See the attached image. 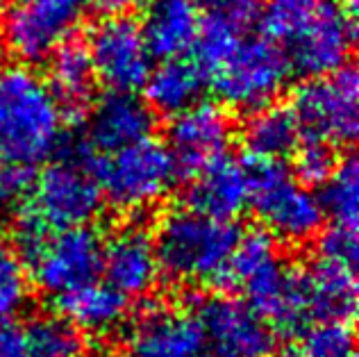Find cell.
I'll use <instances>...</instances> for the list:
<instances>
[{
    "mask_svg": "<svg viewBox=\"0 0 359 357\" xmlns=\"http://www.w3.org/2000/svg\"><path fill=\"white\" fill-rule=\"evenodd\" d=\"M64 112L41 75L27 67L0 69V164L34 168L55 155Z\"/></svg>",
    "mask_w": 359,
    "mask_h": 357,
    "instance_id": "6da1fadb",
    "label": "cell"
},
{
    "mask_svg": "<svg viewBox=\"0 0 359 357\" xmlns=\"http://www.w3.org/2000/svg\"><path fill=\"white\" fill-rule=\"evenodd\" d=\"M239 234L234 221L194 208L171 210L155 234L159 271L180 285H221L228 280Z\"/></svg>",
    "mask_w": 359,
    "mask_h": 357,
    "instance_id": "7a4b0ae2",
    "label": "cell"
},
{
    "mask_svg": "<svg viewBox=\"0 0 359 357\" xmlns=\"http://www.w3.org/2000/svg\"><path fill=\"white\" fill-rule=\"evenodd\" d=\"M225 283L237 287L245 303L271 328L298 330L307 323L298 269L287 267L278 241L269 232L239 234Z\"/></svg>",
    "mask_w": 359,
    "mask_h": 357,
    "instance_id": "3957f363",
    "label": "cell"
},
{
    "mask_svg": "<svg viewBox=\"0 0 359 357\" xmlns=\"http://www.w3.org/2000/svg\"><path fill=\"white\" fill-rule=\"evenodd\" d=\"M102 196L87 162L62 157L46 164L30 180L16 221L18 246L41 234L75 225H91L100 212Z\"/></svg>",
    "mask_w": 359,
    "mask_h": 357,
    "instance_id": "277c9868",
    "label": "cell"
},
{
    "mask_svg": "<svg viewBox=\"0 0 359 357\" xmlns=\"http://www.w3.org/2000/svg\"><path fill=\"white\" fill-rule=\"evenodd\" d=\"M89 168L100 196L121 212L153 210L177 180V168L166 144L153 137L111 153H96Z\"/></svg>",
    "mask_w": 359,
    "mask_h": 357,
    "instance_id": "5b68a950",
    "label": "cell"
},
{
    "mask_svg": "<svg viewBox=\"0 0 359 357\" xmlns=\"http://www.w3.org/2000/svg\"><path fill=\"white\" fill-rule=\"evenodd\" d=\"M248 205L264 230L282 243H305L323 225V208L282 159H252L245 166Z\"/></svg>",
    "mask_w": 359,
    "mask_h": 357,
    "instance_id": "8992f818",
    "label": "cell"
},
{
    "mask_svg": "<svg viewBox=\"0 0 359 357\" xmlns=\"http://www.w3.org/2000/svg\"><path fill=\"white\" fill-rule=\"evenodd\" d=\"M291 64L285 48L269 34L250 32L216 69L207 82L219 98L234 109L255 112L266 107L287 87Z\"/></svg>",
    "mask_w": 359,
    "mask_h": 357,
    "instance_id": "52a82bcc",
    "label": "cell"
},
{
    "mask_svg": "<svg viewBox=\"0 0 359 357\" xmlns=\"http://www.w3.org/2000/svg\"><path fill=\"white\" fill-rule=\"evenodd\" d=\"M21 252L30 280L55 298L98 280L102 271V237L91 225L46 232L21 246Z\"/></svg>",
    "mask_w": 359,
    "mask_h": 357,
    "instance_id": "ba28073f",
    "label": "cell"
},
{
    "mask_svg": "<svg viewBox=\"0 0 359 357\" xmlns=\"http://www.w3.org/2000/svg\"><path fill=\"white\" fill-rule=\"evenodd\" d=\"M291 112L305 139L332 148L355 142L359 126V80L353 67L309 78L294 93Z\"/></svg>",
    "mask_w": 359,
    "mask_h": 357,
    "instance_id": "9c48e42d",
    "label": "cell"
},
{
    "mask_svg": "<svg viewBox=\"0 0 359 357\" xmlns=\"http://www.w3.org/2000/svg\"><path fill=\"white\" fill-rule=\"evenodd\" d=\"M82 0H12L0 21V36L21 64H43L78 27Z\"/></svg>",
    "mask_w": 359,
    "mask_h": 357,
    "instance_id": "30bf717a",
    "label": "cell"
},
{
    "mask_svg": "<svg viewBox=\"0 0 359 357\" xmlns=\"http://www.w3.org/2000/svg\"><path fill=\"white\" fill-rule=\"evenodd\" d=\"M87 53L96 80L111 91L135 93L153 69V53L141 25L130 16L102 18L89 34Z\"/></svg>",
    "mask_w": 359,
    "mask_h": 357,
    "instance_id": "8fae6325",
    "label": "cell"
},
{
    "mask_svg": "<svg viewBox=\"0 0 359 357\" xmlns=\"http://www.w3.org/2000/svg\"><path fill=\"white\" fill-rule=\"evenodd\" d=\"M214 357H271L276 353L273 328L245 303L232 296H207L194 307Z\"/></svg>",
    "mask_w": 359,
    "mask_h": 357,
    "instance_id": "7c38bea8",
    "label": "cell"
},
{
    "mask_svg": "<svg viewBox=\"0 0 359 357\" xmlns=\"http://www.w3.org/2000/svg\"><path fill=\"white\" fill-rule=\"evenodd\" d=\"M355 41V16L339 0H323L314 16L282 46L291 71L316 78L346 67Z\"/></svg>",
    "mask_w": 359,
    "mask_h": 357,
    "instance_id": "4fadbf2b",
    "label": "cell"
},
{
    "mask_svg": "<svg viewBox=\"0 0 359 357\" xmlns=\"http://www.w3.org/2000/svg\"><path fill=\"white\" fill-rule=\"evenodd\" d=\"M126 357H214L194 309L153 305L130 325Z\"/></svg>",
    "mask_w": 359,
    "mask_h": 357,
    "instance_id": "5bb4252c",
    "label": "cell"
},
{
    "mask_svg": "<svg viewBox=\"0 0 359 357\" xmlns=\"http://www.w3.org/2000/svg\"><path fill=\"white\" fill-rule=\"evenodd\" d=\"M171 119L166 148L177 173L191 177L207 164L228 155L234 133L223 107L214 102H196Z\"/></svg>",
    "mask_w": 359,
    "mask_h": 357,
    "instance_id": "9a60e30c",
    "label": "cell"
},
{
    "mask_svg": "<svg viewBox=\"0 0 359 357\" xmlns=\"http://www.w3.org/2000/svg\"><path fill=\"white\" fill-rule=\"evenodd\" d=\"M100 274L109 287H114L128 300L150 294L162 276L155 237L144 225H121L109 239H102Z\"/></svg>",
    "mask_w": 359,
    "mask_h": 357,
    "instance_id": "2e32d148",
    "label": "cell"
},
{
    "mask_svg": "<svg viewBox=\"0 0 359 357\" xmlns=\"http://www.w3.org/2000/svg\"><path fill=\"white\" fill-rule=\"evenodd\" d=\"M87 342L57 314H30L0 321V357H87Z\"/></svg>",
    "mask_w": 359,
    "mask_h": 357,
    "instance_id": "e0dca14e",
    "label": "cell"
},
{
    "mask_svg": "<svg viewBox=\"0 0 359 357\" xmlns=\"http://www.w3.org/2000/svg\"><path fill=\"white\" fill-rule=\"evenodd\" d=\"M302 303L307 323L316 318H341L348 321L357 307V278L355 264L318 255L307 267L298 269Z\"/></svg>",
    "mask_w": 359,
    "mask_h": 357,
    "instance_id": "ac0fdd59",
    "label": "cell"
},
{
    "mask_svg": "<svg viewBox=\"0 0 359 357\" xmlns=\"http://www.w3.org/2000/svg\"><path fill=\"white\" fill-rule=\"evenodd\" d=\"M155 112L135 93L111 91L98 100L87 116V142L96 153H111L123 146L153 137Z\"/></svg>",
    "mask_w": 359,
    "mask_h": 357,
    "instance_id": "d6986e66",
    "label": "cell"
},
{
    "mask_svg": "<svg viewBox=\"0 0 359 357\" xmlns=\"http://www.w3.org/2000/svg\"><path fill=\"white\" fill-rule=\"evenodd\" d=\"M141 32L153 58L173 60L194 50L203 12L198 0H146Z\"/></svg>",
    "mask_w": 359,
    "mask_h": 357,
    "instance_id": "ffe728a7",
    "label": "cell"
},
{
    "mask_svg": "<svg viewBox=\"0 0 359 357\" xmlns=\"http://www.w3.org/2000/svg\"><path fill=\"white\" fill-rule=\"evenodd\" d=\"M189 208L216 219L234 221L248 208V175L245 166L232 157H221L191 175Z\"/></svg>",
    "mask_w": 359,
    "mask_h": 357,
    "instance_id": "44dd1931",
    "label": "cell"
},
{
    "mask_svg": "<svg viewBox=\"0 0 359 357\" xmlns=\"http://www.w3.org/2000/svg\"><path fill=\"white\" fill-rule=\"evenodd\" d=\"M128 303L130 300L114 287L98 280L57 298L62 316L87 335H109L118 330L128 318Z\"/></svg>",
    "mask_w": 359,
    "mask_h": 357,
    "instance_id": "7402d4cb",
    "label": "cell"
},
{
    "mask_svg": "<svg viewBox=\"0 0 359 357\" xmlns=\"http://www.w3.org/2000/svg\"><path fill=\"white\" fill-rule=\"evenodd\" d=\"M205 84L207 78L196 62L173 58L150 69L141 89H146V105L150 109L162 116H175L201 102Z\"/></svg>",
    "mask_w": 359,
    "mask_h": 357,
    "instance_id": "603a6c76",
    "label": "cell"
},
{
    "mask_svg": "<svg viewBox=\"0 0 359 357\" xmlns=\"http://www.w3.org/2000/svg\"><path fill=\"white\" fill-rule=\"evenodd\" d=\"M46 62L50 64L46 82H48L55 100L60 102L62 112L64 114H82L89 107L98 82L87 46L66 39Z\"/></svg>",
    "mask_w": 359,
    "mask_h": 357,
    "instance_id": "cb8c5ba5",
    "label": "cell"
},
{
    "mask_svg": "<svg viewBox=\"0 0 359 357\" xmlns=\"http://www.w3.org/2000/svg\"><path fill=\"white\" fill-rule=\"evenodd\" d=\"M302 139L291 107L266 105L250 112L243 126V144L252 159H285L294 155Z\"/></svg>",
    "mask_w": 359,
    "mask_h": 357,
    "instance_id": "d4e9b609",
    "label": "cell"
},
{
    "mask_svg": "<svg viewBox=\"0 0 359 357\" xmlns=\"http://www.w3.org/2000/svg\"><path fill=\"white\" fill-rule=\"evenodd\" d=\"M296 332L287 357H357L355 332L341 318H316Z\"/></svg>",
    "mask_w": 359,
    "mask_h": 357,
    "instance_id": "484cf974",
    "label": "cell"
},
{
    "mask_svg": "<svg viewBox=\"0 0 359 357\" xmlns=\"http://www.w3.org/2000/svg\"><path fill=\"white\" fill-rule=\"evenodd\" d=\"M323 194L318 196L323 214L332 225L355 228L359 219V168L355 157H346L334 164L323 182Z\"/></svg>",
    "mask_w": 359,
    "mask_h": 357,
    "instance_id": "4316f807",
    "label": "cell"
},
{
    "mask_svg": "<svg viewBox=\"0 0 359 357\" xmlns=\"http://www.w3.org/2000/svg\"><path fill=\"white\" fill-rule=\"evenodd\" d=\"M323 0H266L259 9L264 34L285 46L305 25Z\"/></svg>",
    "mask_w": 359,
    "mask_h": 357,
    "instance_id": "83f0119b",
    "label": "cell"
},
{
    "mask_svg": "<svg viewBox=\"0 0 359 357\" xmlns=\"http://www.w3.org/2000/svg\"><path fill=\"white\" fill-rule=\"evenodd\" d=\"M30 285L32 280L23 262L12 252L0 250V321L23 312L30 298Z\"/></svg>",
    "mask_w": 359,
    "mask_h": 357,
    "instance_id": "f1b7e54d",
    "label": "cell"
},
{
    "mask_svg": "<svg viewBox=\"0 0 359 357\" xmlns=\"http://www.w3.org/2000/svg\"><path fill=\"white\" fill-rule=\"evenodd\" d=\"M296 157V177L305 184H320L332 173L337 164L334 148L327 144L314 142V139H300L298 148L294 150Z\"/></svg>",
    "mask_w": 359,
    "mask_h": 357,
    "instance_id": "f546056e",
    "label": "cell"
},
{
    "mask_svg": "<svg viewBox=\"0 0 359 357\" xmlns=\"http://www.w3.org/2000/svg\"><path fill=\"white\" fill-rule=\"evenodd\" d=\"M318 252L330 255L334 260L355 264L357 262V230L355 228H341V225H332L318 243Z\"/></svg>",
    "mask_w": 359,
    "mask_h": 357,
    "instance_id": "4dcf8cb0",
    "label": "cell"
},
{
    "mask_svg": "<svg viewBox=\"0 0 359 357\" xmlns=\"http://www.w3.org/2000/svg\"><path fill=\"white\" fill-rule=\"evenodd\" d=\"M30 187V168L0 164V208L23 201Z\"/></svg>",
    "mask_w": 359,
    "mask_h": 357,
    "instance_id": "1f68e13d",
    "label": "cell"
},
{
    "mask_svg": "<svg viewBox=\"0 0 359 357\" xmlns=\"http://www.w3.org/2000/svg\"><path fill=\"white\" fill-rule=\"evenodd\" d=\"M82 3L98 16L111 18V16H128L132 9L141 7L146 0H82Z\"/></svg>",
    "mask_w": 359,
    "mask_h": 357,
    "instance_id": "d6a6232c",
    "label": "cell"
},
{
    "mask_svg": "<svg viewBox=\"0 0 359 357\" xmlns=\"http://www.w3.org/2000/svg\"><path fill=\"white\" fill-rule=\"evenodd\" d=\"M339 3H341V7L346 9L348 14L351 16H355L357 14V7H359V0H339Z\"/></svg>",
    "mask_w": 359,
    "mask_h": 357,
    "instance_id": "836d02e7",
    "label": "cell"
}]
</instances>
